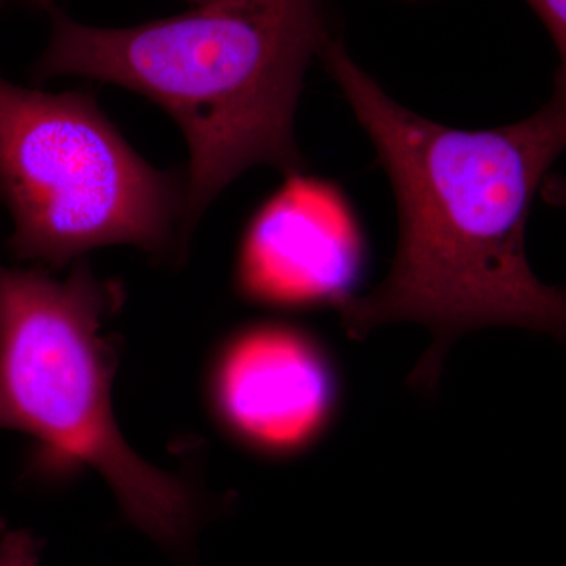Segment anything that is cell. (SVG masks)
Returning <instances> with one entry per match:
<instances>
[{
    "instance_id": "cell-1",
    "label": "cell",
    "mask_w": 566,
    "mask_h": 566,
    "mask_svg": "<svg viewBox=\"0 0 566 566\" xmlns=\"http://www.w3.org/2000/svg\"><path fill=\"white\" fill-rule=\"evenodd\" d=\"M374 144L397 200L398 248L375 292L340 307L349 337L386 323L430 327L434 345L412 379H438L447 346L483 326H520L566 340V290L539 282L524 238L528 210L566 151V82L513 125L464 132L394 102L331 35L318 55Z\"/></svg>"
},
{
    "instance_id": "cell-2",
    "label": "cell",
    "mask_w": 566,
    "mask_h": 566,
    "mask_svg": "<svg viewBox=\"0 0 566 566\" xmlns=\"http://www.w3.org/2000/svg\"><path fill=\"white\" fill-rule=\"evenodd\" d=\"M36 80L82 76L147 96L189 148L182 232L234 178L264 164L301 174L294 115L333 33L323 0H211L134 28H93L57 7Z\"/></svg>"
},
{
    "instance_id": "cell-3",
    "label": "cell",
    "mask_w": 566,
    "mask_h": 566,
    "mask_svg": "<svg viewBox=\"0 0 566 566\" xmlns=\"http://www.w3.org/2000/svg\"><path fill=\"white\" fill-rule=\"evenodd\" d=\"M120 301L85 263L65 281L0 263V428L35 439L44 474L98 472L134 526L185 553L199 521L192 491L142 460L112 412L115 352L102 327Z\"/></svg>"
},
{
    "instance_id": "cell-4",
    "label": "cell",
    "mask_w": 566,
    "mask_h": 566,
    "mask_svg": "<svg viewBox=\"0 0 566 566\" xmlns=\"http://www.w3.org/2000/svg\"><path fill=\"white\" fill-rule=\"evenodd\" d=\"M0 202L11 252L55 270L109 244L169 251L185 188L144 161L88 93L32 91L0 74Z\"/></svg>"
},
{
    "instance_id": "cell-5",
    "label": "cell",
    "mask_w": 566,
    "mask_h": 566,
    "mask_svg": "<svg viewBox=\"0 0 566 566\" xmlns=\"http://www.w3.org/2000/svg\"><path fill=\"white\" fill-rule=\"evenodd\" d=\"M360 266L363 243L344 200L326 182L296 174L252 219L237 279L256 303L340 307Z\"/></svg>"
},
{
    "instance_id": "cell-6",
    "label": "cell",
    "mask_w": 566,
    "mask_h": 566,
    "mask_svg": "<svg viewBox=\"0 0 566 566\" xmlns=\"http://www.w3.org/2000/svg\"><path fill=\"white\" fill-rule=\"evenodd\" d=\"M214 397L241 438L283 452L322 430L333 409L334 379L314 342L285 327H259L223 353Z\"/></svg>"
},
{
    "instance_id": "cell-7",
    "label": "cell",
    "mask_w": 566,
    "mask_h": 566,
    "mask_svg": "<svg viewBox=\"0 0 566 566\" xmlns=\"http://www.w3.org/2000/svg\"><path fill=\"white\" fill-rule=\"evenodd\" d=\"M556 43L560 66L556 77L566 82V0H526Z\"/></svg>"
},
{
    "instance_id": "cell-8",
    "label": "cell",
    "mask_w": 566,
    "mask_h": 566,
    "mask_svg": "<svg viewBox=\"0 0 566 566\" xmlns=\"http://www.w3.org/2000/svg\"><path fill=\"white\" fill-rule=\"evenodd\" d=\"M40 545L25 531L9 532L0 542V566H39Z\"/></svg>"
},
{
    "instance_id": "cell-9",
    "label": "cell",
    "mask_w": 566,
    "mask_h": 566,
    "mask_svg": "<svg viewBox=\"0 0 566 566\" xmlns=\"http://www.w3.org/2000/svg\"><path fill=\"white\" fill-rule=\"evenodd\" d=\"M539 192L547 205L566 211V177L547 175Z\"/></svg>"
},
{
    "instance_id": "cell-10",
    "label": "cell",
    "mask_w": 566,
    "mask_h": 566,
    "mask_svg": "<svg viewBox=\"0 0 566 566\" xmlns=\"http://www.w3.org/2000/svg\"><path fill=\"white\" fill-rule=\"evenodd\" d=\"M33 7L39 9L48 10L51 6H55V0H28ZM189 2L196 3V6H202V3L211 2V0H189Z\"/></svg>"
},
{
    "instance_id": "cell-11",
    "label": "cell",
    "mask_w": 566,
    "mask_h": 566,
    "mask_svg": "<svg viewBox=\"0 0 566 566\" xmlns=\"http://www.w3.org/2000/svg\"><path fill=\"white\" fill-rule=\"evenodd\" d=\"M2 531H3V521L0 520V534H2Z\"/></svg>"
},
{
    "instance_id": "cell-12",
    "label": "cell",
    "mask_w": 566,
    "mask_h": 566,
    "mask_svg": "<svg viewBox=\"0 0 566 566\" xmlns=\"http://www.w3.org/2000/svg\"><path fill=\"white\" fill-rule=\"evenodd\" d=\"M2 2H3V0H0V3H2Z\"/></svg>"
}]
</instances>
